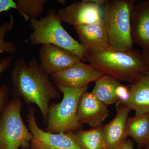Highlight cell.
<instances>
[{"label": "cell", "mask_w": 149, "mask_h": 149, "mask_svg": "<svg viewBox=\"0 0 149 149\" xmlns=\"http://www.w3.org/2000/svg\"><path fill=\"white\" fill-rule=\"evenodd\" d=\"M13 56H7L0 59V75L8 69L13 59Z\"/></svg>", "instance_id": "cb8c5ba5"}, {"label": "cell", "mask_w": 149, "mask_h": 149, "mask_svg": "<svg viewBox=\"0 0 149 149\" xmlns=\"http://www.w3.org/2000/svg\"><path fill=\"white\" fill-rule=\"evenodd\" d=\"M147 3H148V4L149 5V0H148V1H146Z\"/></svg>", "instance_id": "f1b7e54d"}, {"label": "cell", "mask_w": 149, "mask_h": 149, "mask_svg": "<svg viewBox=\"0 0 149 149\" xmlns=\"http://www.w3.org/2000/svg\"><path fill=\"white\" fill-rule=\"evenodd\" d=\"M116 115L111 121L102 125L107 149H114L127 139L126 125L131 110L121 104L116 103Z\"/></svg>", "instance_id": "4fadbf2b"}, {"label": "cell", "mask_w": 149, "mask_h": 149, "mask_svg": "<svg viewBox=\"0 0 149 149\" xmlns=\"http://www.w3.org/2000/svg\"><path fill=\"white\" fill-rule=\"evenodd\" d=\"M131 36L133 44L149 50V5L147 1L136 3L131 14Z\"/></svg>", "instance_id": "5bb4252c"}, {"label": "cell", "mask_w": 149, "mask_h": 149, "mask_svg": "<svg viewBox=\"0 0 149 149\" xmlns=\"http://www.w3.org/2000/svg\"><path fill=\"white\" fill-rule=\"evenodd\" d=\"M95 82V87L91 93L100 101L108 107L118 101L116 90L120 83L119 81L104 74Z\"/></svg>", "instance_id": "e0dca14e"}, {"label": "cell", "mask_w": 149, "mask_h": 149, "mask_svg": "<svg viewBox=\"0 0 149 149\" xmlns=\"http://www.w3.org/2000/svg\"><path fill=\"white\" fill-rule=\"evenodd\" d=\"M86 61L104 74L131 84L148 71L143 54L133 49L123 51L110 47L97 54L86 55Z\"/></svg>", "instance_id": "7a4b0ae2"}, {"label": "cell", "mask_w": 149, "mask_h": 149, "mask_svg": "<svg viewBox=\"0 0 149 149\" xmlns=\"http://www.w3.org/2000/svg\"><path fill=\"white\" fill-rule=\"evenodd\" d=\"M102 125L91 130L69 132L82 149H107Z\"/></svg>", "instance_id": "ac0fdd59"}, {"label": "cell", "mask_w": 149, "mask_h": 149, "mask_svg": "<svg viewBox=\"0 0 149 149\" xmlns=\"http://www.w3.org/2000/svg\"><path fill=\"white\" fill-rule=\"evenodd\" d=\"M10 21L6 22L0 25V53L13 54L17 51L16 45L12 41H6L4 37L7 32L12 29L14 24L13 16H10Z\"/></svg>", "instance_id": "ffe728a7"}, {"label": "cell", "mask_w": 149, "mask_h": 149, "mask_svg": "<svg viewBox=\"0 0 149 149\" xmlns=\"http://www.w3.org/2000/svg\"><path fill=\"white\" fill-rule=\"evenodd\" d=\"M11 9L17 10L16 2L13 0H0V13Z\"/></svg>", "instance_id": "603a6c76"}, {"label": "cell", "mask_w": 149, "mask_h": 149, "mask_svg": "<svg viewBox=\"0 0 149 149\" xmlns=\"http://www.w3.org/2000/svg\"><path fill=\"white\" fill-rule=\"evenodd\" d=\"M103 73L91 64L82 61L72 66L50 75L57 86L72 89H82L91 82H95Z\"/></svg>", "instance_id": "ba28073f"}, {"label": "cell", "mask_w": 149, "mask_h": 149, "mask_svg": "<svg viewBox=\"0 0 149 149\" xmlns=\"http://www.w3.org/2000/svg\"><path fill=\"white\" fill-rule=\"evenodd\" d=\"M33 32L29 36L32 45H52L63 48L85 61L86 51L78 41L68 33L54 9L48 11L46 16L29 20Z\"/></svg>", "instance_id": "3957f363"}, {"label": "cell", "mask_w": 149, "mask_h": 149, "mask_svg": "<svg viewBox=\"0 0 149 149\" xmlns=\"http://www.w3.org/2000/svg\"><path fill=\"white\" fill-rule=\"evenodd\" d=\"M126 134L136 142L138 148H145L149 144V113L128 117Z\"/></svg>", "instance_id": "2e32d148"}, {"label": "cell", "mask_w": 149, "mask_h": 149, "mask_svg": "<svg viewBox=\"0 0 149 149\" xmlns=\"http://www.w3.org/2000/svg\"><path fill=\"white\" fill-rule=\"evenodd\" d=\"M9 90L7 86L3 85L0 88V117L4 107L6 103Z\"/></svg>", "instance_id": "7402d4cb"}, {"label": "cell", "mask_w": 149, "mask_h": 149, "mask_svg": "<svg viewBox=\"0 0 149 149\" xmlns=\"http://www.w3.org/2000/svg\"><path fill=\"white\" fill-rule=\"evenodd\" d=\"M100 6L91 0L75 1L57 13L62 22L73 27L91 24L102 19Z\"/></svg>", "instance_id": "9c48e42d"}, {"label": "cell", "mask_w": 149, "mask_h": 149, "mask_svg": "<svg viewBox=\"0 0 149 149\" xmlns=\"http://www.w3.org/2000/svg\"><path fill=\"white\" fill-rule=\"evenodd\" d=\"M47 0H16L17 10L25 21L37 18L45 13Z\"/></svg>", "instance_id": "d6986e66"}, {"label": "cell", "mask_w": 149, "mask_h": 149, "mask_svg": "<svg viewBox=\"0 0 149 149\" xmlns=\"http://www.w3.org/2000/svg\"><path fill=\"white\" fill-rule=\"evenodd\" d=\"M136 0H107L104 19L110 47L117 50H133L131 36V14Z\"/></svg>", "instance_id": "277c9868"}, {"label": "cell", "mask_w": 149, "mask_h": 149, "mask_svg": "<svg viewBox=\"0 0 149 149\" xmlns=\"http://www.w3.org/2000/svg\"><path fill=\"white\" fill-rule=\"evenodd\" d=\"M130 85H125L119 83L116 90V94L118 98L116 102L123 103L127 100L129 96Z\"/></svg>", "instance_id": "44dd1931"}, {"label": "cell", "mask_w": 149, "mask_h": 149, "mask_svg": "<svg viewBox=\"0 0 149 149\" xmlns=\"http://www.w3.org/2000/svg\"><path fill=\"white\" fill-rule=\"evenodd\" d=\"M35 113L34 108H29L27 120L32 136L31 149H82L69 133H54L40 128Z\"/></svg>", "instance_id": "52a82bcc"}, {"label": "cell", "mask_w": 149, "mask_h": 149, "mask_svg": "<svg viewBox=\"0 0 149 149\" xmlns=\"http://www.w3.org/2000/svg\"><path fill=\"white\" fill-rule=\"evenodd\" d=\"M39 56L40 66L49 75L66 69L81 61L71 52L52 45H42Z\"/></svg>", "instance_id": "8fae6325"}, {"label": "cell", "mask_w": 149, "mask_h": 149, "mask_svg": "<svg viewBox=\"0 0 149 149\" xmlns=\"http://www.w3.org/2000/svg\"><path fill=\"white\" fill-rule=\"evenodd\" d=\"M130 85L129 96L123 103L135 112V115L149 113V72H144ZM115 103V104H116Z\"/></svg>", "instance_id": "9a60e30c"}, {"label": "cell", "mask_w": 149, "mask_h": 149, "mask_svg": "<svg viewBox=\"0 0 149 149\" xmlns=\"http://www.w3.org/2000/svg\"><path fill=\"white\" fill-rule=\"evenodd\" d=\"M109 113L108 107L91 92L86 91L81 96L77 109V117L81 123L88 124L93 128L100 127Z\"/></svg>", "instance_id": "7c38bea8"}, {"label": "cell", "mask_w": 149, "mask_h": 149, "mask_svg": "<svg viewBox=\"0 0 149 149\" xmlns=\"http://www.w3.org/2000/svg\"><path fill=\"white\" fill-rule=\"evenodd\" d=\"M144 149H149V144L148 146H147L146 147H145Z\"/></svg>", "instance_id": "83f0119b"}, {"label": "cell", "mask_w": 149, "mask_h": 149, "mask_svg": "<svg viewBox=\"0 0 149 149\" xmlns=\"http://www.w3.org/2000/svg\"><path fill=\"white\" fill-rule=\"evenodd\" d=\"M114 149H134L133 142L131 139H127Z\"/></svg>", "instance_id": "d4e9b609"}, {"label": "cell", "mask_w": 149, "mask_h": 149, "mask_svg": "<svg viewBox=\"0 0 149 149\" xmlns=\"http://www.w3.org/2000/svg\"><path fill=\"white\" fill-rule=\"evenodd\" d=\"M80 44L87 54L100 53L109 48L106 26L103 19L93 24L74 26Z\"/></svg>", "instance_id": "30bf717a"}, {"label": "cell", "mask_w": 149, "mask_h": 149, "mask_svg": "<svg viewBox=\"0 0 149 149\" xmlns=\"http://www.w3.org/2000/svg\"><path fill=\"white\" fill-rule=\"evenodd\" d=\"M63 95L60 102L49 106L46 130L54 133H68L80 130L83 123L78 120L77 109L81 96L88 90L57 86Z\"/></svg>", "instance_id": "5b68a950"}, {"label": "cell", "mask_w": 149, "mask_h": 149, "mask_svg": "<svg viewBox=\"0 0 149 149\" xmlns=\"http://www.w3.org/2000/svg\"><path fill=\"white\" fill-rule=\"evenodd\" d=\"M142 53L148 71L149 72V50H143Z\"/></svg>", "instance_id": "484cf974"}, {"label": "cell", "mask_w": 149, "mask_h": 149, "mask_svg": "<svg viewBox=\"0 0 149 149\" xmlns=\"http://www.w3.org/2000/svg\"><path fill=\"white\" fill-rule=\"evenodd\" d=\"M56 1L58 3H59L61 4V5H63L65 4L66 3V1H65V0H58V1Z\"/></svg>", "instance_id": "4316f807"}, {"label": "cell", "mask_w": 149, "mask_h": 149, "mask_svg": "<svg viewBox=\"0 0 149 149\" xmlns=\"http://www.w3.org/2000/svg\"><path fill=\"white\" fill-rule=\"evenodd\" d=\"M13 85V95L27 104H35L40 109L44 122L47 120L50 102L60 97L58 89L50 76L35 58L27 62L18 58L10 73Z\"/></svg>", "instance_id": "6da1fadb"}, {"label": "cell", "mask_w": 149, "mask_h": 149, "mask_svg": "<svg viewBox=\"0 0 149 149\" xmlns=\"http://www.w3.org/2000/svg\"><path fill=\"white\" fill-rule=\"evenodd\" d=\"M21 100L14 97L7 102L0 117V149L30 148L32 136L21 116Z\"/></svg>", "instance_id": "8992f818"}]
</instances>
